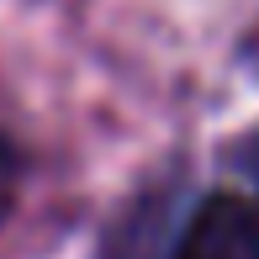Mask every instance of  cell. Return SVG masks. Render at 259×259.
I'll list each match as a JSON object with an SVG mask.
<instances>
[{"instance_id":"obj_1","label":"cell","mask_w":259,"mask_h":259,"mask_svg":"<svg viewBox=\"0 0 259 259\" xmlns=\"http://www.w3.org/2000/svg\"><path fill=\"white\" fill-rule=\"evenodd\" d=\"M175 259H259V206L233 191L206 196L185 222Z\"/></svg>"}]
</instances>
